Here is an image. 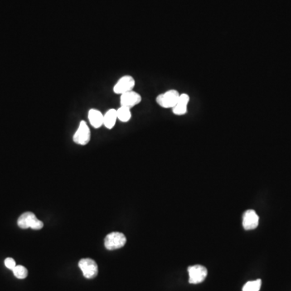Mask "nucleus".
Returning a JSON list of instances; mask_svg holds the SVG:
<instances>
[{
    "label": "nucleus",
    "instance_id": "f257e3e1",
    "mask_svg": "<svg viewBox=\"0 0 291 291\" xmlns=\"http://www.w3.org/2000/svg\"><path fill=\"white\" fill-rule=\"evenodd\" d=\"M181 93L175 89L161 93L156 97V103L163 108H172L178 101Z\"/></svg>",
    "mask_w": 291,
    "mask_h": 291
},
{
    "label": "nucleus",
    "instance_id": "f03ea898",
    "mask_svg": "<svg viewBox=\"0 0 291 291\" xmlns=\"http://www.w3.org/2000/svg\"><path fill=\"white\" fill-rule=\"evenodd\" d=\"M17 224L22 229L32 228L33 230H41L44 224L32 212H25L20 216Z\"/></svg>",
    "mask_w": 291,
    "mask_h": 291
},
{
    "label": "nucleus",
    "instance_id": "7ed1b4c3",
    "mask_svg": "<svg viewBox=\"0 0 291 291\" xmlns=\"http://www.w3.org/2000/svg\"><path fill=\"white\" fill-rule=\"evenodd\" d=\"M136 81L132 75H126L121 77L113 86V93L118 95H122L133 90L135 87Z\"/></svg>",
    "mask_w": 291,
    "mask_h": 291
},
{
    "label": "nucleus",
    "instance_id": "20e7f679",
    "mask_svg": "<svg viewBox=\"0 0 291 291\" xmlns=\"http://www.w3.org/2000/svg\"><path fill=\"white\" fill-rule=\"evenodd\" d=\"M127 238L121 232H112L104 239V246L108 250H116L125 246Z\"/></svg>",
    "mask_w": 291,
    "mask_h": 291
},
{
    "label": "nucleus",
    "instance_id": "39448f33",
    "mask_svg": "<svg viewBox=\"0 0 291 291\" xmlns=\"http://www.w3.org/2000/svg\"><path fill=\"white\" fill-rule=\"evenodd\" d=\"M91 140V130L86 122L81 121L76 132L73 136V141L76 144L85 146Z\"/></svg>",
    "mask_w": 291,
    "mask_h": 291
},
{
    "label": "nucleus",
    "instance_id": "423d86ee",
    "mask_svg": "<svg viewBox=\"0 0 291 291\" xmlns=\"http://www.w3.org/2000/svg\"><path fill=\"white\" fill-rule=\"evenodd\" d=\"M79 267L84 277L88 279H93L98 274V265L97 262L90 258L80 259Z\"/></svg>",
    "mask_w": 291,
    "mask_h": 291
},
{
    "label": "nucleus",
    "instance_id": "0eeeda50",
    "mask_svg": "<svg viewBox=\"0 0 291 291\" xmlns=\"http://www.w3.org/2000/svg\"><path fill=\"white\" fill-rule=\"evenodd\" d=\"M189 276H190V284H199L205 280V278L207 277L208 271L205 267L202 265H193L188 268Z\"/></svg>",
    "mask_w": 291,
    "mask_h": 291
},
{
    "label": "nucleus",
    "instance_id": "6e6552de",
    "mask_svg": "<svg viewBox=\"0 0 291 291\" xmlns=\"http://www.w3.org/2000/svg\"><path fill=\"white\" fill-rule=\"evenodd\" d=\"M142 99V96L139 93L132 90L121 95L120 103H121V106L131 108L140 104Z\"/></svg>",
    "mask_w": 291,
    "mask_h": 291
},
{
    "label": "nucleus",
    "instance_id": "1a4fd4ad",
    "mask_svg": "<svg viewBox=\"0 0 291 291\" xmlns=\"http://www.w3.org/2000/svg\"><path fill=\"white\" fill-rule=\"evenodd\" d=\"M259 216L255 210H248L243 215V226L245 230H253L258 227Z\"/></svg>",
    "mask_w": 291,
    "mask_h": 291
},
{
    "label": "nucleus",
    "instance_id": "9d476101",
    "mask_svg": "<svg viewBox=\"0 0 291 291\" xmlns=\"http://www.w3.org/2000/svg\"><path fill=\"white\" fill-rule=\"evenodd\" d=\"M190 97L188 94L186 93L181 94L179 97L178 101L176 103V105L172 108V113L175 115H185V113H187L188 104L190 103Z\"/></svg>",
    "mask_w": 291,
    "mask_h": 291
},
{
    "label": "nucleus",
    "instance_id": "9b49d317",
    "mask_svg": "<svg viewBox=\"0 0 291 291\" xmlns=\"http://www.w3.org/2000/svg\"><path fill=\"white\" fill-rule=\"evenodd\" d=\"M88 121L91 126L98 129L104 125V114L97 108H91L88 113Z\"/></svg>",
    "mask_w": 291,
    "mask_h": 291
},
{
    "label": "nucleus",
    "instance_id": "f8f14e48",
    "mask_svg": "<svg viewBox=\"0 0 291 291\" xmlns=\"http://www.w3.org/2000/svg\"><path fill=\"white\" fill-rule=\"evenodd\" d=\"M118 120V113L115 108H110L104 114V126L107 129H113Z\"/></svg>",
    "mask_w": 291,
    "mask_h": 291
},
{
    "label": "nucleus",
    "instance_id": "ddd939ff",
    "mask_svg": "<svg viewBox=\"0 0 291 291\" xmlns=\"http://www.w3.org/2000/svg\"><path fill=\"white\" fill-rule=\"evenodd\" d=\"M117 113H118V119L122 122H129L132 117L130 108L128 107H120L117 109Z\"/></svg>",
    "mask_w": 291,
    "mask_h": 291
},
{
    "label": "nucleus",
    "instance_id": "4468645a",
    "mask_svg": "<svg viewBox=\"0 0 291 291\" xmlns=\"http://www.w3.org/2000/svg\"><path fill=\"white\" fill-rule=\"evenodd\" d=\"M261 287V280L258 279L247 282L243 287V291H259Z\"/></svg>",
    "mask_w": 291,
    "mask_h": 291
},
{
    "label": "nucleus",
    "instance_id": "2eb2a0df",
    "mask_svg": "<svg viewBox=\"0 0 291 291\" xmlns=\"http://www.w3.org/2000/svg\"><path fill=\"white\" fill-rule=\"evenodd\" d=\"M12 271H13L15 277L19 278V279H25V278H27V269H26L25 267L22 266V265H16V266L15 267V269Z\"/></svg>",
    "mask_w": 291,
    "mask_h": 291
},
{
    "label": "nucleus",
    "instance_id": "dca6fc26",
    "mask_svg": "<svg viewBox=\"0 0 291 291\" xmlns=\"http://www.w3.org/2000/svg\"><path fill=\"white\" fill-rule=\"evenodd\" d=\"M4 264L7 269H11V270H13L15 267L16 266V261L12 258H7L5 259Z\"/></svg>",
    "mask_w": 291,
    "mask_h": 291
}]
</instances>
